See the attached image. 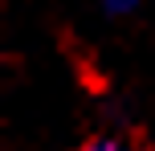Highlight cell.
<instances>
[{"label": "cell", "instance_id": "cell-1", "mask_svg": "<svg viewBox=\"0 0 155 151\" xmlns=\"http://www.w3.org/2000/svg\"><path fill=\"white\" fill-rule=\"evenodd\" d=\"M98 8L110 16V21H123V16H135L143 8V0H98Z\"/></svg>", "mask_w": 155, "mask_h": 151}, {"label": "cell", "instance_id": "cell-2", "mask_svg": "<svg viewBox=\"0 0 155 151\" xmlns=\"http://www.w3.org/2000/svg\"><path fill=\"white\" fill-rule=\"evenodd\" d=\"M78 151H139V147L127 143V139H118V135H98V139H90V143H82Z\"/></svg>", "mask_w": 155, "mask_h": 151}]
</instances>
